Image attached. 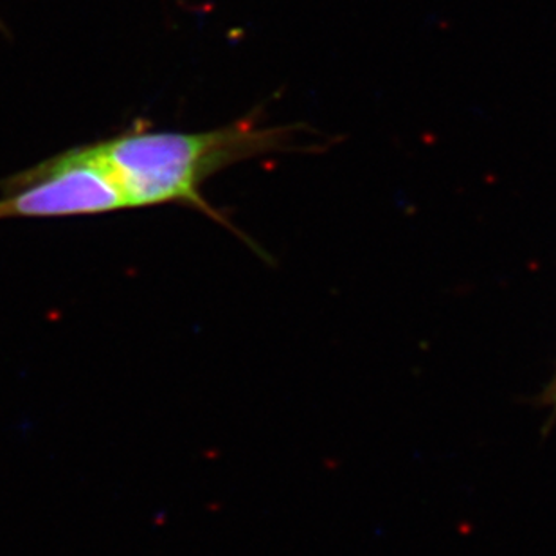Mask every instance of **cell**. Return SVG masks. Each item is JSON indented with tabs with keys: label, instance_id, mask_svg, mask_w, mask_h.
<instances>
[{
	"label": "cell",
	"instance_id": "cell-1",
	"mask_svg": "<svg viewBox=\"0 0 556 556\" xmlns=\"http://www.w3.org/2000/svg\"><path fill=\"white\" fill-rule=\"evenodd\" d=\"M289 128H265L251 116L197 134L150 130L139 123L96 144L128 210L166 204L193 207L251 245V240L205 200L202 186L240 161L283 152L289 148Z\"/></svg>",
	"mask_w": 556,
	"mask_h": 556
},
{
	"label": "cell",
	"instance_id": "cell-2",
	"mask_svg": "<svg viewBox=\"0 0 556 556\" xmlns=\"http://www.w3.org/2000/svg\"><path fill=\"white\" fill-rule=\"evenodd\" d=\"M0 220L67 218L128 210L98 144H85L0 182Z\"/></svg>",
	"mask_w": 556,
	"mask_h": 556
},
{
	"label": "cell",
	"instance_id": "cell-3",
	"mask_svg": "<svg viewBox=\"0 0 556 556\" xmlns=\"http://www.w3.org/2000/svg\"><path fill=\"white\" fill-rule=\"evenodd\" d=\"M542 404L552 407L553 415H556V375L552 382H549V386H547L544 394H542Z\"/></svg>",
	"mask_w": 556,
	"mask_h": 556
}]
</instances>
